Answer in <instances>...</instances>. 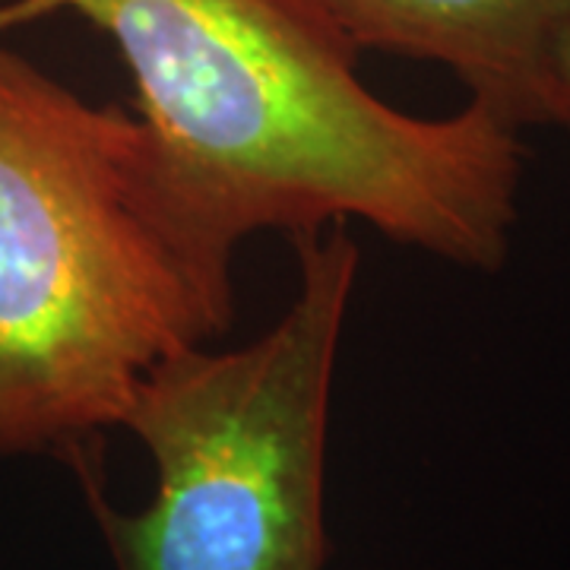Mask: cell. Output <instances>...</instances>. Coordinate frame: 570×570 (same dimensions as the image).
<instances>
[{"mask_svg":"<svg viewBox=\"0 0 570 570\" xmlns=\"http://www.w3.org/2000/svg\"><path fill=\"white\" fill-rule=\"evenodd\" d=\"M51 10L115 41L137 115L235 242L362 219L466 269L508 261L520 130L475 102L450 118L381 102L311 0H17L0 29Z\"/></svg>","mask_w":570,"mask_h":570,"instance_id":"cell-1","label":"cell"},{"mask_svg":"<svg viewBox=\"0 0 570 570\" xmlns=\"http://www.w3.org/2000/svg\"><path fill=\"white\" fill-rule=\"evenodd\" d=\"M238 245L137 111L0 45V463L105 444L142 371L219 340Z\"/></svg>","mask_w":570,"mask_h":570,"instance_id":"cell-2","label":"cell"},{"mask_svg":"<svg viewBox=\"0 0 570 570\" xmlns=\"http://www.w3.org/2000/svg\"><path fill=\"white\" fill-rule=\"evenodd\" d=\"M298 295L228 352L194 346L142 371L121 428L153 456L140 510L105 494V444L63 456L115 570H324L326 428L358 273L346 223L288 238Z\"/></svg>","mask_w":570,"mask_h":570,"instance_id":"cell-3","label":"cell"},{"mask_svg":"<svg viewBox=\"0 0 570 570\" xmlns=\"http://www.w3.org/2000/svg\"><path fill=\"white\" fill-rule=\"evenodd\" d=\"M358 51L444 63L469 102L510 127L542 124L539 55L558 0H311Z\"/></svg>","mask_w":570,"mask_h":570,"instance_id":"cell-4","label":"cell"},{"mask_svg":"<svg viewBox=\"0 0 570 570\" xmlns=\"http://www.w3.org/2000/svg\"><path fill=\"white\" fill-rule=\"evenodd\" d=\"M542 124H554L570 140V0H558L539 55Z\"/></svg>","mask_w":570,"mask_h":570,"instance_id":"cell-5","label":"cell"}]
</instances>
